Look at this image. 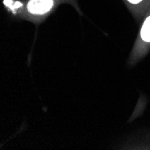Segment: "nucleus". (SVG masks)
<instances>
[{"instance_id": "2", "label": "nucleus", "mask_w": 150, "mask_h": 150, "mask_svg": "<svg viewBox=\"0 0 150 150\" xmlns=\"http://www.w3.org/2000/svg\"><path fill=\"white\" fill-rule=\"evenodd\" d=\"M141 38L145 42H150V16L147 17L141 29Z\"/></svg>"}, {"instance_id": "1", "label": "nucleus", "mask_w": 150, "mask_h": 150, "mask_svg": "<svg viewBox=\"0 0 150 150\" xmlns=\"http://www.w3.org/2000/svg\"><path fill=\"white\" fill-rule=\"evenodd\" d=\"M52 6V0H30L27 8L34 15H43L50 10Z\"/></svg>"}, {"instance_id": "4", "label": "nucleus", "mask_w": 150, "mask_h": 150, "mask_svg": "<svg viewBox=\"0 0 150 150\" xmlns=\"http://www.w3.org/2000/svg\"><path fill=\"white\" fill-rule=\"evenodd\" d=\"M128 1H129V2L132 3V4H138V3L141 2L142 0H128Z\"/></svg>"}, {"instance_id": "3", "label": "nucleus", "mask_w": 150, "mask_h": 150, "mask_svg": "<svg viewBox=\"0 0 150 150\" xmlns=\"http://www.w3.org/2000/svg\"><path fill=\"white\" fill-rule=\"evenodd\" d=\"M13 2V0H5L4 1V3L7 6H11L12 8H15V7H20V6H22V4L21 3H19V2H16V6H12V3Z\"/></svg>"}]
</instances>
